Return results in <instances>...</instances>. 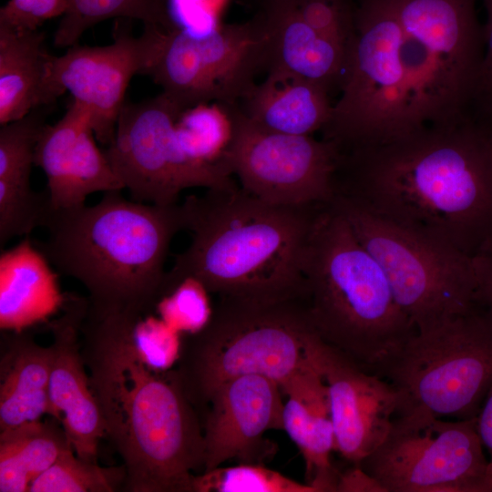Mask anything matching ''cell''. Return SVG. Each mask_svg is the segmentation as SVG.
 Wrapping results in <instances>:
<instances>
[{
    "mask_svg": "<svg viewBox=\"0 0 492 492\" xmlns=\"http://www.w3.org/2000/svg\"><path fill=\"white\" fill-rule=\"evenodd\" d=\"M87 299L65 300L63 314L50 325L53 341L48 415L62 425L76 455L97 462L106 428L81 353L80 325Z\"/></svg>",
    "mask_w": 492,
    "mask_h": 492,
    "instance_id": "cell-19",
    "label": "cell"
},
{
    "mask_svg": "<svg viewBox=\"0 0 492 492\" xmlns=\"http://www.w3.org/2000/svg\"><path fill=\"white\" fill-rule=\"evenodd\" d=\"M46 123L38 109L0 127V200H25L37 192L30 183L36 148Z\"/></svg>",
    "mask_w": 492,
    "mask_h": 492,
    "instance_id": "cell-28",
    "label": "cell"
},
{
    "mask_svg": "<svg viewBox=\"0 0 492 492\" xmlns=\"http://www.w3.org/2000/svg\"><path fill=\"white\" fill-rule=\"evenodd\" d=\"M268 68V36L256 17L196 36L157 26L152 56L144 75L187 109L201 103L238 105Z\"/></svg>",
    "mask_w": 492,
    "mask_h": 492,
    "instance_id": "cell-12",
    "label": "cell"
},
{
    "mask_svg": "<svg viewBox=\"0 0 492 492\" xmlns=\"http://www.w3.org/2000/svg\"><path fill=\"white\" fill-rule=\"evenodd\" d=\"M336 492H386L384 487L360 465L340 472Z\"/></svg>",
    "mask_w": 492,
    "mask_h": 492,
    "instance_id": "cell-39",
    "label": "cell"
},
{
    "mask_svg": "<svg viewBox=\"0 0 492 492\" xmlns=\"http://www.w3.org/2000/svg\"><path fill=\"white\" fill-rule=\"evenodd\" d=\"M259 16L268 36L267 71L287 70L330 94L340 92L348 58L343 47L308 26L292 0H265Z\"/></svg>",
    "mask_w": 492,
    "mask_h": 492,
    "instance_id": "cell-20",
    "label": "cell"
},
{
    "mask_svg": "<svg viewBox=\"0 0 492 492\" xmlns=\"http://www.w3.org/2000/svg\"><path fill=\"white\" fill-rule=\"evenodd\" d=\"M231 0H167L168 11L174 28L196 36L218 30Z\"/></svg>",
    "mask_w": 492,
    "mask_h": 492,
    "instance_id": "cell-35",
    "label": "cell"
},
{
    "mask_svg": "<svg viewBox=\"0 0 492 492\" xmlns=\"http://www.w3.org/2000/svg\"><path fill=\"white\" fill-rule=\"evenodd\" d=\"M403 32L390 0H357L340 97L322 138L341 152L388 142L415 128Z\"/></svg>",
    "mask_w": 492,
    "mask_h": 492,
    "instance_id": "cell-8",
    "label": "cell"
},
{
    "mask_svg": "<svg viewBox=\"0 0 492 492\" xmlns=\"http://www.w3.org/2000/svg\"><path fill=\"white\" fill-rule=\"evenodd\" d=\"M305 23L319 34L349 50L354 35L353 0H292Z\"/></svg>",
    "mask_w": 492,
    "mask_h": 492,
    "instance_id": "cell-33",
    "label": "cell"
},
{
    "mask_svg": "<svg viewBox=\"0 0 492 492\" xmlns=\"http://www.w3.org/2000/svg\"><path fill=\"white\" fill-rule=\"evenodd\" d=\"M67 0H8L0 9V26L36 30L47 20L62 16Z\"/></svg>",
    "mask_w": 492,
    "mask_h": 492,
    "instance_id": "cell-36",
    "label": "cell"
},
{
    "mask_svg": "<svg viewBox=\"0 0 492 492\" xmlns=\"http://www.w3.org/2000/svg\"><path fill=\"white\" fill-rule=\"evenodd\" d=\"M124 479L123 466L101 467L80 458L69 446L33 482L29 492H112Z\"/></svg>",
    "mask_w": 492,
    "mask_h": 492,
    "instance_id": "cell-30",
    "label": "cell"
},
{
    "mask_svg": "<svg viewBox=\"0 0 492 492\" xmlns=\"http://www.w3.org/2000/svg\"><path fill=\"white\" fill-rule=\"evenodd\" d=\"M143 314L88 305L81 353L106 437L121 456L123 487L131 492H191L203 469L201 419L171 369L153 368L133 337Z\"/></svg>",
    "mask_w": 492,
    "mask_h": 492,
    "instance_id": "cell-2",
    "label": "cell"
},
{
    "mask_svg": "<svg viewBox=\"0 0 492 492\" xmlns=\"http://www.w3.org/2000/svg\"><path fill=\"white\" fill-rule=\"evenodd\" d=\"M175 126L191 159L206 165L229 167L226 158L234 134L229 106L217 102L193 106L179 116Z\"/></svg>",
    "mask_w": 492,
    "mask_h": 492,
    "instance_id": "cell-29",
    "label": "cell"
},
{
    "mask_svg": "<svg viewBox=\"0 0 492 492\" xmlns=\"http://www.w3.org/2000/svg\"><path fill=\"white\" fill-rule=\"evenodd\" d=\"M35 247L63 275L87 291L99 311L149 313L160 297L170 243L184 230L180 203L126 199L121 190L70 209L50 210Z\"/></svg>",
    "mask_w": 492,
    "mask_h": 492,
    "instance_id": "cell-4",
    "label": "cell"
},
{
    "mask_svg": "<svg viewBox=\"0 0 492 492\" xmlns=\"http://www.w3.org/2000/svg\"><path fill=\"white\" fill-rule=\"evenodd\" d=\"M491 134L472 117L343 151L335 196L472 256L492 236Z\"/></svg>",
    "mask_w": 492,
    "mask_h": 492,
    "instance_id": "cell-1",
    "label": "cell"
},
{
    "mask_svg": "<svg viewBox=\"0 0 492 492\" xmlns=\"http://www.w3.org/2000/svg\"><path fill=\"white\" fill-rule=\"evenodd\" d=\"M476 417L447 419L423 410L397 414L359 465L386 492H492V466Z\"/></svg>",
    "mask_w": 492,
    "mask_h": 492,
    "instance_id": "cell-11",
    "label": "cell"
},
{
    "mask_svg": "<svg viewBox=\"0 0 492 492\" xmlns=\"http://www.w3.org/2000/svg\"><path fill=\"white\" fill-rule=\"evenodd\" d=\"M95 138L89 113L74 100L57 122L43 128L35 165L46 177L51 209L78 207L92 193L124 190Z\"/></svg>",
    "mask_w": 492,
    "mask_h": 492,
    "instance_id": "cell-18",
    "label": "cell"
},
{
    "mask_svg": "<svg viewBox=\"0 0 492 492\" xmlns=\"http://www.w3.org/2000/svg\"><path fill=\"white\" fill-rule=\"evenodd\" d=\"M477 430L481 442L489 454L492 466V385L477 415Z\"/></svg>",
    "mask_w": 492,
    "mask_h": 492,
    "instance_id": "cell-40",
    "label": "cell"
},
{
    "mask_svg": "<svg viewBox=\"0 0 492 492\" xmlns=\"http://www.w3.org/2000/svg\"><path fill=\"white\" fill-rule=\"evenodd\" d=\"M491 144H492V134H491Z\"/></svg>",
    "mask_w": 492,
    "mask_h": 492,
    "instance_id": "cell-41",
    "label": "cell"
},
{
    "mask_svg": "<svg viewBox=\"0 0 492 492\" xmlns=\"http://www.w3.org/2000/svg\"><path fill=\"white\" fill-rule=\"evenodd\" d=\"M383 269L416 329L476 308L472 256L396 224L343 196L331 202Z\"/></svg>",
    "mask_w": 492,
    "mask_h": 492,
    "instance_id": "cell-10",
    "label": "cell"
},
{
    "mask_svg": "<svg viewBox=\"0 0 492 492\" xmlns=\"http://www.w3.org/2000/svg\"><path fill=\"white\" fill-rule=\"evenodd\" d=\"M139 20L143 25L174 29L167 0H67L54 35V45L68 48L77 44L83 34L108 19Z\"/></svg>",
    "mask_w": 492,
    "mask_h": 492,
    "instance_id": "cell-27",
    "label": "cell"
},
{
    "mask_svg": "<svg viewBox=\"0 0 492 492\" xmlns=\"http://www.w3.org/2000/svg\"><path fill=\"white\" fill-rule=\"evenodd\" d=\"M280 384L262 375L230 380L211 395L201 418L204 441L202 472L237 459L261 464L275 452L264 439L268 430H283Z\"/></svg>",
    "mask_w": 492,
    "mask_h": 492,
    "instance_id": "cell-17",
    "label": "cell"
},
{
    "mask_svg": "<svg viewBox=\"0 0 492 492\" xmlns=\"http://www.w3.org/2000/svg\"><path fill=\"white\" fill-rule=\"evenodd\" d=\"M53 58L44 32L0 26V125L18 120L61 96L52 78Z\"/></svg>",
    "mask_w": 492,
    "mask_h": 492,
    "instance_id": "cell-23",
    "label": "cell"
},
{
    "mask_svg": "<svg viewBox=\"0 0 492 492\" xmlns=\"http://www.w3.org/2000/svg\"><path fill=\"white\" fill-rule=\"evenodd\" d=\"M303 273L304 302L321 338L384 378L415 327L380 264L332 203L316 220Z\"/></svg>",
    "mask_w": 492,
    "mask_h": 492,
    "instance_id": "cell-5",
    "label": "cell"
},
{
    "mask_svg": "<svg viewBox=\"0 0 492 492\" xmlns=\"http://www.w3.org/2000/svg\"><path fill=\"white\" fill-rule=\"evenodd\" d=\"M398 413L476 417L492 385V322L477 307L416 329L384 374Z\"/></svg>",
    "mask_w": 492,
    "mask_h": 492,
    "instance_id": "cell-9",
    "label": "cell"
},
{
    "mask_svg": "<svg viewBox=\"0 0 492 492\" xmlns=\"http://www.w3.org/2000/svg\"><path fill=\"white\" fill-rule=\"evenodd\" d=\"M487 19L483 26L485 56L481 69L475 115L492 125V0H483Z\"/></svg>",
    "mask_w": 492,
    "mask_h": 492,
    "instance_id": "cell-37",
    "label": "cell"
},
{
    "mask_svg": "<svg viewBox=\"0 0 492 492\" xmlns=\"http://www.w3.org/2000/svg\"><path fill=\"white\" fill-rule=\"evenodd\" d=\"M129 21L117 19L109 45L76 44L53 58L56 88L60 95L69 91L87 110L97 139L107 146L115 137L129 82L135 75H144L156 41V26L145 25L143 33L135 36Z\"/></svg>",
    "mask_w": 492,
    "mask_h": 492,
    "instance_id": "cell-15",
    "label": "cell"
},
{
    "mask_svg": "<svg viewBox=\"0 0 492 492\" xmlns=\"http://www.w3.org/2000/svg\"><path fill=\"white\" fill-rule=\"evenodd\" d=\"M230 108L234 134L226 159L244 190L281 206L333 201L341 157L333 143L313 135L261 129L241 113L238 105Z\"/></svg>",
    "mask_w": 492,
    "mask_h": 492,
    "instance_id": "cell-14",
    "label": "cell"
},
{
    "mask_svg": "<svg viewBox=\"0 0 492 492\" xmlns=\"http://www.w3.org/2000/svg\"><path fill=\"white\" fill-rule=\"evenodd\" d=\"M145 315H140L133 326L136 345L153 368L169 370L179 357L182 335L159 317Z\"/></svg>",
    "mask_w": 492,
    "mask_h": 492,
    "instance_id": "cell-34",
    "label": "cell"
},
{
    "mask_svg": "<svg viewBox=\"0 0 492 492\" xmlns=\"http://www.w3.org/2000/svg\"><path fill=\"white\" fill-rule=\"evenodd\" d=\"M209 294L200 281L188 277L162 295L155 309L159 317L181 335L195 333L211 317L213 305Z\"/></svg>",
    "mask_w": 492,
    "mask_h": 492,
    "instance_id": "cell-32",
    "label": "cell"
},
{
    "mask_svg": "<svg viewBox=\"0 0 492 492\" xmlns=\"http://www.w3.org/2000/svg\"><path fill=\"white\" fill-rule=\"evenodd\" d=\"M321 336L304 299L276 302L217 297L209 323L181 336L172 370L202 418L214 391L243 375H262L280 385L313 364Z\"/></svg>",
    "mask_w": 492,
    "mask_h": 492,
    "instance_id": "cell-6",
    "label": "cell"
},
{
    "mask_svg": "<svg viewBox=\"0 0 492 492\" xmlns=\"http://www.w3.org/2000/svg\"><path fill=\"white\" fill-rule=\"evenodd\" d=\"M191 492H317L261 464L222 466L194 475Z\"/></svg>",
    "mask_w": 492,
    "mask_h": 492,
    "instance_id": "cell-31",
    "label": "cell"
},
{
    "mask_svg": "<svg viewBox=\"0 0 492 492\" xmlns=\"http://www.w3.org/2000/svg\"><path fill=\"white\" fill-rule=\"evenodd\" d=\"M280 386L288 397L282 412L283 430L304 458L305 483L317 492H336L340 472L331 461L334 431L322 375L315 368L306 369Z\"/></svg>",
    "mask_w": 492,
    "mask_h": 492,
    "instance_id": "cell-21",
    "label": "cell"
},
{
    "mask_svg": "<svg viewBox=\"0 0 492 492\" xmlns=\"http://www.w3.org/2000/svg\"><path fill=\"white\" fill-rule=\"evenodd\" d=\"M256 127L289 135L311 136L328 123L331 94L320 84L292 72L273 68L255 83L238 104Z\"/></svg>",
    "mask_w": 492,
    "mask_h": 492,
    "instance_id": "cell-22",
    "label": "cell"
},
{
    "mask_svg": "<svg viewBox=\"0 0 492 492\" xmlns=\"http://www.w3.org/2000/svg\"><path fill=\"white\" fill-rule=\"evenodd\" d=\"M180 204L191 240L167 271L160 297L190 277L217 297L304 299L305 253L327 204L274 205L237 184L188 196Z\"/></svg>",
    "mask_w": 492,
    "mask_h": 492,
    "instance_id": "cell-3",
    "label": "cell"
},
{
    "mask_svg": "<svg viewBox=\"0 0 492 492\" xmlns=\"http://www.w3.org/2000/svg\"><path fill=\"white\" fill-rule=\"evenodd\" d=\"M48 261L28 238L0 259V327L21 332L63 307Z\"/></svg>",
    "mask_w": 492,
    "mask_h": 492,
    "instance_id": "cell-25",
    "label": "cell"
},
{
    "mask_svg": "<svg viewBox=\"0 0 492 492\" xmlns=\"http://www.w3.org/2000/svg\"><path fill=\"white\" fill-rule=\"evenodd\" d=\"M71 446L58 421H33L0 431V492H29L33 482Z\"/></svg>",
    "mask_w": 492,
    "mask_h": 492,
    "instance_id": "cell-26",
    "label": "cell"
},
{
    "mask_svg": "<svg viewBox=\"0 0 492 492\" xmlns=\"http://www.w3.org/2000/svg\"><path fill=\"white\" fill-rule=\"evenodd\" d=\"M7 332L1 343L0 431L41 420L49 407L50 345L24 331Z\"/></svg>",
    "mask_w": 492,
    "mask_h": 492,
    "instance_id": "cell-24",
    "label": "cell"
},
{
    "mask_svg": "<svg viewBox=\"0 0 492 492\" xmlns=\"http://www.w3.org/2000/svg\"><path fill=\"white\" fill-rule=\"evenodd\" d=\"M402 27L416 128L475 116L485 56L476 0H390Z\"/></svg>",
    "mask_w": 492,
    "mask_h": 492,
    "instance_id": "cell-7",
    "label": "cell"
},
{
    "mask_svg": "<svg viewBox=\"0 0 492 492\" xmlns=\"http://www.w3.org/2000/svg\"><path fill=\"white\" fill-rule=\"evenodd\" d=\"M313 364L327 387L334 451L359 465L387 434L398 413L399 395L386 379L364 369L322 338Z\"/></svg>",
    "mask_w": 492,
    "mask_h": 492,
    "instance_id": "cell-16",
    "label": "cell"
},
{
    "mask_svg": "<svg viewBox=\"0 0 492 492\" xmlns=\"http://www.w3.org/2000/svg\"><path fill=\"white\" fill-rule=\"evenodd\" d=\"M184 110L163 92L124 104L105 152L131 200L172 205L187 189L237 184L227 166L202 164L187 153L175 126Z\"/></svg>",
    "mask_w": 492,
    "mask_h": 492,
    "instance_id": "cell-13",
    "label": "cell"
},
{
    "mask_svg": "<svg viewBox=\"0 0 492 492\" xmlns=\"http://www.w3.org/2000/svg\"><path fill=\"white\" fill-rule=\"evenodd\" d=\"M477 287L476 307L492 322V236L472 255Z\"/></svg>",
    "mask_w": 492,
    "mask_h": 492,
    "instance_id": "cell-38",
    "label": "cell"
}]
</instances>
